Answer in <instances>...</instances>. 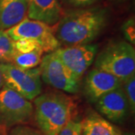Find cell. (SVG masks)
<instances>
[{
	"label": "cell",
	"instance_id": "obj_11",
	"mask_svg": "<svg viewBox=\"0 0 135 135\" xmlns=\"http://www.w3.org/2000/svg\"><path fill=\"white\" fill-rule=\"evenodd\" d=\"M27 18L49 26L56 25L62 16L59 0H28Z\"/></svg>",
	"mask_w": 135,
	"mask_h": 135
},
{
	"label": "cell",
	"instance_id": "obj_12",
	"mask_svg": "<svg viewBox=\"0 0 135 135\" xmlns=\"http://www.w3.org/2000/svg\"><path fill=\"white\" fill-rule=\"evenodd\" d=\"M28 0H0V30H7L26 18Z\"/></svg>",
	"mask_w": 135,
	"mask_h": 135
},
{
	"label": "cell",
	"instance_id": "obj_22",
	"mask_svg": "<svg viewBox=\"0 0 135 135\" xmlns=\"http://www.w3.org/2000/svg\"><path fill=\"white\" fill-rule=\"evenodd\" d=\"M3 86H4V80H3V76H2V74L1 69H0V89L2 88Z\"/></svg>",
	"mask_w": 135,
	"mask_h": 135
},
{
	"label": "cell",
	"instance_id": "obj_14",
	"mask_svg": "<svg viewBox=\"0 0 135 135\" xmlns=\"http://www.w3.org/2000/svg\"><path fill=\"white\" fill-rule=\"evenodd\" d=\"M43 53V50L41 48L35 49L29 53L15 51L12 63L22 69H32L40 65Z\"/></svg>",
	"mask_w": 135,
	"mask_h": 135
},
{
	"label": "cell",
	"instance_id": "obj_18",
	"mask_svg": "<svg viewBox=\"0 0 135 135\" xmlns=\"http://www.w3.org/2000/svg\"><path fill=\"white\" fill-rule=\"evenodd\" d=\"M57 135H82L81 122L71 119Z\"/></svg>",
	"mask_w": 135,
	"mask_h": 135
},
{
	"label": "cell",
	"instance_id": "obj_16",
	"mask_svg": "<svg viewBox=\"0 0 135 135\" xmlns=\"http://www.w3.org/2000/svg\"><path fill=\"white\" fill-rule=\"evenodd\" d=\"M122 86L128 101L130 110L134 113L135 110V75L122 82Z\"/></svg>",
	"mask_w": 135,
	"mask_h": 135
},
{
	"label": "cell",
	"instance_id": "obj_8",
	"mask_svg": "<svg viewBox=\"0 0 135 135\" xmlns=\"http://www.w3.org/2000/svg\"><path fill=\"white\" fill-rule=\"evenodd\" d=\"M98 50V45L90 43L59 48L55 52L74 77L80 80L95 61Z\"/></svg>",
	"mask_w": 135,
	"mask_h": 135
},
{
	"label": "cell",
	"instance_id": "obj_17",
	"mask_svg": "<svg viewBox=\"0 0 135 135\" xmlns=\"http://www.w3.org/2000/svg\"><path fill=\"white\" fill-rule=\"evenodd\" d=\"M14 47L15 51L18 53H29L33 51L35 49L41 48L38 44L27 39H19L14 41Z\"/></svg>",
	"mask_w": 135,
	"mask_h": 135
},
{
	"label": "cell",
	"instance_id": "obj_23",
	"mask_svg": "<svg viewBox=\"0 0 135 135\" xmlns=\"http://www.w3.org/2000/svg\"><path fill=\"white\" fill-rule=\"evenodd\" d=\"M111 1H120V0H111Z\"/></svg>",
	"mask_w": 135,
	"mask_h": 135
},
{
	"label": "cell",
	"instance_id": "obj_3",
	"mask_svg": "<svg viewBox=\"0 0 135 135\" xmlns=\"http://www.w3.org/2000/svg\"><path fill=\"white\" fill-rule=\"evenodd\" d=\"M95 68L126 81L135 75L134 47L124 41L112 42L95 57Z\"/></svg>",
	"mask_w": 135,
	"mask_h": 135
},
{
	"label": "cell",
	"instance_id": "obj_15",
	"mask_svg": "<svg viewBox=\"0 0 135 135\" xmlns=\"http://www.w3.org/2000/svg\"><path fill=\"white\" fill-rule=\"evenodd\" d=\"M15 52L14 41L5 30H0V63H12Z\"/></svg>",
	"mask_w": 135,
	"mask_h": 135
},
{
	"label": "cell",
	"instance_id": "obj_5",
	"mask_svg": "<svg viewBox=\"0 0 135 135\" xmlns=\"http://www.w3.org/2000/svg\"><path fill=\"white\" fill-rule=\"evenodd\" d=\"M34 114L30 101L3 86L0 89V126L11 128L29 123Z\"/></svg>",
	"mask_w": 135,
	"mask_h": 135
},
{
	"label": "cell",
	"instance_id": "obj_4",
	"mask_svg": "<svg viewBox=\"0 0 135 135\" xmlns=\"http://www.w3.org/2000/svg\"><path fill=\"white\" fill-rule=\"evenodd\" d=\"M4 86L26 99L34 100L41 93V77L39 68L22 69L13 63H0Z\"/></svg>",
	"mask_w": 135,
	"mask_h": 135
},
{
	"label": "cell",
	"instance_id": "obj_19",
	"mask_svg": "<svg viewBox=\"0 0 135 135\" xmlns=\"http://www.w3.org/2000/svg\"><path fill=\"white\" fill-rule=\"evenodd\" d=\"M122 30L126 39L131 44H135V22L134 18L128 20L122 26Z\"/></svg>",
	"mask_w": 135,
	"mask_h": 135
},
{
	"label": "cell",
	"instance_id": "obj_24",
	"mask_svg": "<svg viewBox=\"0 0 135 135\" xmlns=\"http://www.w3.org/2000/svg\"><path fill=\"white\" fill-rule=\"evenodd\" d=\"M0 135H3V134H2V133L0 132Z\"/></svg>",
	"mask_w": 135,
	"mask_h": 135
},
{
	"label": "cell",
	"instance_id": "obj_13",
	"mask_svg": "<svg viewBox=\"0 0 135 135\" xmlns=\"http://www.w3.org/2000/svg\"><path fill=\"white\" fill-rule=\"evenodd\" d=\"M81 125L82 135H122L110 122L94 112L85 117Z\"/></svg>",
	"mask_w": 135,
	"mask_h": 135
},
{
	"label": "cell",
	"instance_id": "obj_2",
	"mask_svg": "<svg viewBox=\"0 0 135 135\" xmlns=\"http://www.w3.org/2000/svg\"><path fill=\"white\" fill-rule=\"evenodd\" d=\"M34 100L35 120L44 135L58 134L77 108L72 97L62 92H46Z\"/></svg>",
	"mask_w": 135,
	"mask_h": 135
},
{
	"label": "cell",
	"instance_id": "obj_21",
	"mask_svg": "<svg viewBox=\"0 0 135 135\" xmlns=\"http://www.w3.org/2000/svg\"><path fill=\"white\" fill-rule=\"evenodd\" d=\"M67 5L74 8H86L98 2L100 0H63Z\"/></svg>",
	"mask_w": 135,
	"mask_h": 135
},
{
	"label": "cell",
	"instance_id": "obj_10",
	"mask_svg": "<svg viewBox=\"0 0 135 135\" xmlns=\"http://www.w3.org/2000/svg\"><path fill=\"white\" fill-rule=\"evenodd\" d=\"M122 86L119 79L96 68L92 69L85 78L83 93L90 103H95L101 97Z\"/></svg>",
	"mask_w": 135,
	"mask_h": 135
},
{
	"label": "cell",
	"instance_id": "obj_6",
	"mask_svg": "<svg viewBox=\"0 0 135 135\" xmlns=\"http://www.w3.org/2000/svg\"><path fill=\"white\" fill-rule=\"evenodd\" d=\"M5 32L13 41L27 39L37 43L44 53H52L60 48L53 27L38 20L26 17Z\"/></svg>",
	"mask_w": 135,
	"mask_h": 135
},
{
	"label": "cell",
	"instance_id": "obj_1",
	"mask_svg": "<svg viewBox=\"0 0 135 135\" xmlns=\"http://www.w3.org/2000/svg\"><path fill=\"white\" fill-rule=\"evenodd\" d=\"M107 22L106 8H80L62 15L54 33L60 44L66 47L90 44L105 28Z\"/></svg>",
	"mask_w": 135,
	"mask_h": 135
},
{
	"label": "cell",
	"instance_id": "obj_20",
	"mask_svg": "<svg viewBox=\"0 0 135 135\" xmlns=\"http://www.w3.org/2000/svg\"><path fill=\"white\" fill-rule=\"evenodd\" d=\"M8 135H44L41 131L24 125L15 126L9 132Z\"/></svg>",
	"mask_w": 135,
	"mask_h": 135
},
{
	"label": "cell",
	"instance_id": "obj_9",
	"mask_svg": "<svg viewBox=\"0 0 135 135\" xmlns=\"http://www.w3.org/2000/svg\"><path fill=\"white\" fill-rule=\"evenodd\" d=\"M95 104L97 110L110 122L122 123L130 110L122 86L105 94Z\"/></svg>",
	"mask_w": 135,
	"mask_h": 135
},
{
	"label": "cell",
	"instance_id": "obj_7",
	"mask_svg": "<svg viewBox=\"0 0 135 135\" xmlns=\"http://www.w3.org/2000/svg\"><path fill=\"white\" fill-rule=\"evenodd\" d=\"M39 68L41 79L49 86L69 94L80 90V80L74 77L55 51L42 57Z\"/></svg>",
	"mask_w": 135,
	"mask_h": 135
}]
</instances>
